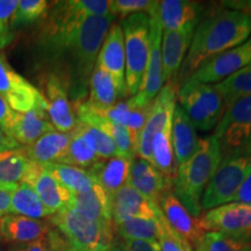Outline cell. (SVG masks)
<instances>
[{
    "label": "cell",
    "instance_id": "cell-18",
    "mask_svg": "<svg viewBox=\"0 0 251 251\" xmlns=\"http://www.w3.org/2000/svg\"><path fill=\"white\" fill-rule=\"evenodd\" d=\"M196 28V25H192L177 31H163L162 65L164 84H177L178 74L192 43Z\"/></svg>",
    "mask_w": 251,
    "mask_h": 251
},
{
    "label": "cell",
    "instance_id": "cell-20",
    "mask_svg": "<svg viewBox=\"0 0 251 251\" xmlns=\"http://www.w3.org/2000/svg\"><path fill=\"white\" fill-rule=\"evenodd\" d=\"M158 211V205L147 200L128 183L112 197V219L114 226L135 218L155 219Z\"/></svg>",
    "mask_w": 251,
    "mask_h": 251
},
{
    "label": "cell",
    "instance_id": "cell-41",
    "mask_svg": "<svg viewBox=\"0 0 251 251\" xmlns=\"http://www.w3.org/2000/svg\"><path fill=\"white\" fill-rule=\"evenodd\" d=\"M18 4V0H0V51L14 40L11 21Z\"/></svg>",
    "mask_w": 251,
    "mask_h": 251
},
{
    "label": "cell",
    "instance_id": "cell-22",
    "mask_svg": "<svg viewBox=\"0 0 251 251\" xmlns=\"http://www.w3.org/2000/svg\"><path fill=\"white\" fill-rule=\"evenodd\" d=\"M52 130L56 129L50 121L47 109L36 107L25 113L15 112L13 121L9 126L8 136L20 147H28Z\"/></svg>",
    "mask_w": 251,
    "mask_h": 251
},
{
    "label": "cell",
    "instance_id": "cell-6",
    "mask_svg": "<svg viewBox=\"0 0 251 251\" xmlns=\"http://www.w3.org/2000/svg\"><path fill=\"white\" fill-rule=\"evenodd\" d=\"M120 26L124 31L126 55V90L133 98L139 92L150 43V19L147 13H135L124 18Z\"/></svg>",
    "mask_w": 251,
    "mask_h": 251
},
{
    "label": "cell",
    "instance_id": "cell-43",
    "mask_svg": "<svg viewBox=\"0 0 251 251\" xmlns=\"http://www.w3.org/2000/svg\"><path fill=\"white\" fill-rule=\"evenodd\" d=\"M155 2L150 0H112L109 1V14L125 18L135 13L148 14Z\"/></svg>",
    "mask_w": 251,
    "mask_h": 251
},
{
    "label": "cell",
    "instance_id": "cell-50",
    "mask_svg": "<svg viewBox=\"0 0 251 251\" xmlns=\"http://www.w3.org/2000/svg\"><path fill=\"white\" fill-rule=\"evenodd\" d=\"M101 251H125V249H124V246H122L121 243L112 242L109 246L106 247L105 249Z\"/></svg>",
    "mask_w": 251,
    "mask_h": 251
},
{
    "label": "cell",
    "instance_id": "cell-9",
    "mask_svg": "<svg viewBox=\"0 0 251 251\" xmlns=\"http://www.w3.org/2000/svg\"><path fill=\"white\" fill-rule=\"evenodd\" d=\"M213 136L219 142L222 158L251 152V96L243 97L226 108Z\"/></svg>",
    "mask_w": 251,
    "mask_h": 251
},
{
    "label": "cell",
    "instance_id": "cell-31",
    "mask_svg": "<svg viewBox=\"0 0 251 251\" xmlns=\"http://www.w3.org/2000/svg\"><path fill=\"white\" fill-rule=\"evenodd\" d=\"M171 128L172 122L153 137L151 157H150V163L164 176L166 180L170 183V186L174 183L178 171V164L176 162L174 147H172Z\"/></svg>",
    "mask_w": 251,
    "mask_h": 251
},
{
    "label": "cell",
    "instance_id": "cell-13",
    "mask_svg": "<svg viewBox=\"0 0 251 251\" xmlns=\"http://www.w3.org/2000/svg\"><path fill=\"white\" fill-rule=\"evenodd\" d=\"M205 231L234 237H251V203L228 202L199 216Z\"/></svg>",
    "mask_w": 251,
    "mask_h": 251
},
{
    "label": "cell",
    "instance_id": "cell-39",
    "mask_svg": "<svg viewBox=\"0 0 251 251\" xmlns=\"http://www.w3.org/2000/svg\"><path fill=\"white\" fill-rule=\"evenodd\" d=\"M71 133L72 136L70 144H69L67 156L63 159L62 164L77 166V168L89 170L91 166H93L101 158H99L97 153L87 146V143L78 134L76 129L72 130Z\"/></svg>",
    "mask_w": 251,
    "mask_h": 251
},
{
    "label": "cell",
    "instance_id": "cell-8",
    "mask_svg": "<svg viewBox=\"0 0 251 251\" xmlns=\"http://www.w3.org/2000/svg\"><path fill=\"white\" fill-rule=\"evenodd\" d=\"M177 99L194 127L203 131L216 127L226 111L225 98L215 84L180 86Z\"/></svg>",
    "mask_w": 251,
    "mask_h": 251
},
{
    "label": "cell",
    "instance_id": "cell-5",
    "mask_svg": "<svg viewBox=\"0 0 251 251\" xmlns=\"http://www.w3.org/2000/svg\"><path fill=\"white\" fill-rule=\"evenodd\" d=\"M50 222L62 235L49 233L50 248L64 251H101L114 242V227H106L67 208L50 216Z\"/></svg>",
    "mask_w": 251,
    "mask_h": 251
},
{
    "label": "cell",
    "instance_id": "cell-35",
    "mask_svg": "<svg viewBox=\"0 0 251 251\" xmlns=\"http://www.w3.org/2000/svg\"><path fill=\"white\" fill-rule=\"evenodd\" d=\"M120 236L125 241H155L158 242L159 224L155 219L135 218L115 226Z\"/></svg>",
    "mask_w": 251,
    "mask_h": 251
},
{
    "label": "cell",
    "instance_id": "cell-24",
    "mask_svg": "<svg viewBox=\"0 0 251 251\" xmlns=\"http://www.w3.org/2000/svg\"><path fill=\"white\" fill-rule=\"evenodd\" d=\"M203 6L187 0H163L158 4V18L163 31H177L188 26H198Z\"/></svg>",
    "mask_w": 251,
    "mask_h": 251
},
{
    "label": "cell",
    "instance_id": "cell-32",
    "mask_svg": "<svg viewBox=\"0 0 251 251\" xmlns=\"http://www.w3.org/2000/svg\"><path fill=\"white\" fill-rule=\"evenodd\" d=\"M87 102L97 108H108L122 98L115 81L101 67L96 64L89 86Z\"/></svg>",
    "mask_w": 251,
    "mask_h": 251
},
{
    "label": "cell",
    "instance_id": "cell-1",
    "mask_svg": "<svg viewBox=\"0 0 251 251\" xmlns=\"http://www.w3.org/2000/svg\"><path fill=\"white\" fill-rule=\"evenodd\" d=\"M117 17L113 14L87 18L50 65L61 76L72 103L84 102L101 45Z\"/></svg>",
    "mask_w": 251,
    "mask_h": 251
},
{
    "label": "cell",
    "instance_id": "cell-29",
    "mask_svg": "<svg viewBox=\"0 0 251 251\" xmlns=\"http://www.w3.org/2000/svg\"><path fill=\"white\" fill-rule=\"evenodd\" d=\"M131 161L133 159L120 156L99 159L87 171L92 176L93 180L112 198L124 185L127 184Z\"/></svg>",
    "mask_w": 251,
    "mask_h": 251
},
{
    "label": "cell",
    "instance_id": "cell-19",
    "mask_svg": "<svg viewBox=\"0 0 251 251\" xmlns=\"http://www.w3.org/2000/svg\"><path fill=\"white\" fill-rule=\"evenodd\" d=\"M77 119L92 127H96L111 137L118 150V156L134 159L136 157V144L127 128L94 112L86 101L77 105Z\"/></svg>",
    "mask_w": 251,
    "mask_h": 251
},
{
    "label": "cell",
    "instance_id": "cell-23",
    "mask_svg": "<svg viewBox=\"0 0 251 251\" xmlns=\"http://www.w3.org/2000/svg\"><path fill=\"white\" fill-rule=\"evenodd\" d=\"M69 208L94 222L114 227L112 219V198L98 184L83 193H72Z\"/></svg>",
    "mask_w": 251,
    "mask_h": 251
},
{
    "label": "cell",
    "instance_id": "cell-14",
    "mask_svg": "<svg viewBox=\"0 0 251 251\" xmlns=\"http://www.w3.org/2000/svg\"><path fill=\"white\" fill-rule=\"evenodd\" d=\"M251 63V35L242 45L228 50L211 62L203 64L188 77L184 85L218 84Z\"/></svg>",
    "mask_w": 251,
    "mask_h": 251
},
{
    "label": "cell",
    "instance_id": "cell-47",
    "mask_svg": "<svg viewBox=\"0 0 251 251\" xmlns=\"http://www.w3.org/2000/svg\"><path fill=\"white\" fill-rule=\"evenodd\" d=\"M47 238V237H46ZM42 238V240H36L33 242L14 244L8 251H50V244L48 240Z\"/></svg>",
    "mask_w": 251,
    "mask_h": 251
},
{
    "label": "cell",
    "instance_id": "cell-10",
    "mask_svg": "<svg viewBox=\"0 0 251 251\" xmlns=\"http://www.w3.org/2000/svg\"><path fill=\"white\" fill-rule=\"evenodd\" d=\"M158 4L156 1L149 11L150 19V43L148 62L146 65V71L141 83L140 90L136 96H134L133 101L139 106L150 105L156 98L157 94L164 86L163 79L162 65V35L163 29L158 18Z\"/></svg>",
    "mask_w": 251,
    "mask_h": 251
},
{
    "label": "cell",
    "instance_id": "cell-44",
    "mask_svg": "<svg viewBox=\"0 0 251 251\" xmlns=\"http://www.w3.org/2000/svg\"><path fill=\"white\" fill-rule=\"evenodd\" d=\"M18 184H0V219L11 214L12 194Z\"/></svg>",
    "mask_w": 251,
    "mask_h": 251
},
{
    "label": "cell",
    "instance_id": "cell-4",
    "mask_svg": "<svg viewBox=\"0 0 251 251\" xmlns=\"http://www.w3.org/2000/svg\"><path fill=\"white\" fill-rule=\"evenodd\" d=\"M222 161L219 142L214 136L199 140L194 155L178 166L171 191L193 218L201 215V198L207 185Z\"/></svg>",
    "mask_w": 251,
    "mask_h": 251
},
{
    "label": "cell",
    "instance_id": "cell-25",
    "mask_svg": "<svg viewBox=\"0 0 251 251\" xmlns=\"http://www.w3.org/2000/svg\"><path fill=\"white\" fill-rule=\"evenodd\" d=\"M50 233L47 222L8 214L0 219V238L6 243L23 244L46 238Z\"/></svg>",
    "mask_w": 251,
    "mask_h": 251
},
{
    "label": "cell",
    "instance_id": "cell-11",
    "mask_svg": "<svg viewBox=\"0 0 251 251\" xmlns=\"http://www.w3.org/2000/svg\"><path fill=\"white\" fill-rule=\"evenodd\" d=\"M177 84L166 83L153 99L149 115L137 140L136 156H139L140 158L150 162L153 137L172 122L177 106Z\"/></svg>",
    "mask_w": 251,
    "mask_h": 251
},
{
    "label": "cell",
    "instance_id": "cell-27",
    "mask_svg": "<svg viewBox=\"0 0 251 251\" xmlns=\"http://www.w3.org/2000/svg\"><path fill=\"white\" fill-rule=\"evenodd\" d=\"M72 133H61L58 130L49 131L40 137L36 142L23 147L28 158L40 165L62 164L68 152Z\"/></svg>",
    "mask_w": 251,
    "mask_h": 251
},
{
    "label": "cell",
    "instance_id": "cell-52",
    "mask_svg": "<svg viewBox=\"0 0 251 251\" xmlns=\"http://www.w3.org/2000/svg\"><path fill=\"white\" fill-rule=\"evenodd\" d=\"M0 240H1V238H0Z\"/></svg>",
    "mask_w": 251,
    "mask_h": 251
},
{
    "label": "cell",
    "instance_id": "cell-16",
    "mask_svg": "<svg viewBox=\"0 0 251 251\" xmlns=\"http://www.w3.org/2000/svg\"><path fill=\"white\" fill-rule=\"evenodd\" d=\"M159 208L165 221L172 230L187 241L193 248H197L206 234L199 218H193L185 208L171 188L166 190L159 199Z\"/></svg>",
    "mask_w": 251,
    "mask_h": 251
},
{
    "label": "cell",
    "instance_id": "cell-42",
    "mask_svg": "<svg viewBox=\"0 0 251 251\" xmlns=\"http://www.w3.org/2000/svg\"><path fill=\"white\" fill-rule=\"evenodd\" d=\"M156 218L159 224V228H161L158 237V244L159 248H161V251H185V240L172 230L170 226L168 225V222L165 221L164 216H163L161 212V208L157 212Z\"/></svg>",
    "mask_w": 251,
    "mask_h": 251
},
{
    "label": "cell",
    "instance_id": "cell-12",
    "mask_svg": "<svg viewBox=\"0 0 251 251\" xmlns=\"http://www.w3.org/2000/svg\"><path fill=\"white\" fill-rule=\"evenodd\" d=\"M0 96L14 112L25 113L36 107L47 109L42 93L19 75L0 51Z\"/></svg>",
    "mask_w": 251,
    "mask_h": 251
},
{
    "label": "cell",
    "instance_id": "cell-2",
    "mask_svg": "<svg viewBox=\"0 0 251 251\" xmlns=\"http://www.w3.org/2000/svg\"><path fill=\"white\" fill-rule=\"evenodd\" d=\"M251 35V13L225 9L199 23L177 78L181 86L198 69L228 50L242 45Z\"/></svg>",
    "mask_w": 251,
    "mask_h": 251
},
{
    "label": "cell",
    "instance_id": "cell-28",
    "mask_svg": "<svg viewBox=\"0 0 251 251\" xmlns=\"http://www.w3.org/2000/svg\"><path fill=\"white\" fill-rule=\"evenodd\" d=\"M171 139L178 166L187 162L199 147L197 128L179 105L176 106L172 118Z\"/></svg>",
    "mask_w": 251,
    "mask_h": 251
},
{
    "label": "cell",
    "instance_id": "cell-34",
    "mask_svg": "<svg viewBox=\"0 0 251 251\" xmlns=\"http://www.w3.org/2000/svg\"><path fill=\"white\" fill-rule=\"evenodd\" d=\"M47 172H49L59 184L68 188L71 193H83L89 191L97 184L92 176L85 169L67 164H46L41 165Z\"/></svg>",
    "mask_w": 251,
    "mask_h": 251
},
{
    "label": "cell",
    "instance_id": "cell-3",
    "mask_svg": "<svg viewBox=\"0 0 251 251\" xmlns=\"http://www.w3.org/2000/svg\"><path fill=\"white\" fill-rule=\"evenodd\" d=\"M106 14H109L107 0H65L55 2L47 14L36 40L39 61L50 67L87 18Z\"/></svg>",
    "mask_w": 251,
    "mask_h": 251
},
{
    "label": "cell",
    "instance_id": "cell-40",
    "mask_svg": "<svg viewBox=\"0 0 251 251\" xmlns=\"http://www.w3.org/2000/svg\"><path fill=\"white\" fill-rule=\"evenodd\" d=\"M47 9L48 1L46 0H20L12 17V29H19L36 23L45 15Z\"/></svg>",
    "mask_w": 251,
    "mask_h": 251
},
{
    "label": "cell",
    "instance_id": "cell-26",
    "mask_svg": "<svg viewBox=\"0 0 251 251\" xmlns=\"http://www.w3.org/2000/svg\"><path fill=\"white\" fill-rule=\"evenodd\" d=\"M26 184L30 185L35 191L40 200L52 214L70 205L72 193L68 188L58 183L43 166L39 165Z\"/></svg>",
    "mask_w": 251,
    "mask_h": 251
},
{
    "label": "cell",
    "instance_id": "cell-45",
    "mask_svg": "<svg viewBox=\"0 0 251 251\" xmlns=\"http://www.w3.org/2000/svg\"><path fill=\"white\" fill-rule=\"evenodd\" d=\"M15 112L8 106L5 99L0 96V129L8 136V129L13 121Z\"/></svg>",
    "mask_w": 251,
    "mask_h": 251
},
{
    "label": "cell",
    "instance_id": "cell-7",
    "mask_svg": "<svg viewBox=\"0 0 251 251\" xmlns=\"http://www.w3.org/2000/svg\"><path fill=\"white\" fill-rule=\"evenodd\" d=\"M250 171L251 152L225 156L202 194L201 208L209 211L233 201Z\"/></svg>",
    "mask_w": 251,
    "mask_h": 251
},
{
    "label": "cell",
    "instance_id": "cell-33",
    "mask_svg": "<svg viewBox=\"0 0 251 251\" xmlns=\"http://www.w3.org/2000/svg\"><path fill=\"white\" fill-rule=\"evenodd\" d=\"M11 214L35 220L54 215L43 205L33 187L26 183H19L12 194Z\"/></svg>",
    "mask_w": 251,
    "mask_h": 251
},
{
    "label": "cell",
    "instance_id": "cell-46",
    "mask_svg": "<svg viewBox=\"0 0 251 251\" xmlns=\"http://www.w3.org/2000/svg\"><path fill=\"white\" fill-rule=\"evenodd\" d=\"M122 246L125 251H161L155 241H125Z\"/></svg>",
    "mask_w": 251,
    "mask_h": 251
},
{
    "label": "cell",
    "instance_id": "cell-21",
    "mask_svg": "<svg viewBox=\"0 0 251 251\" xmlns=\"http://www.w3.org/2000/svg\"><path fill=\"white\" fill-rule=\"evenodd\" d=\"M127 183L155 205H158L163 193L171 188L164 176L151 163L140 157L131 161Z\"/></svg>",
    "mask_w": 251,
    "mask_h": 251
},
{
    "label": "cell",
    "instance_id": "cell-30",
    "mask_svg": "<svg viewBox=\"0 0 251 251\" xmlns=\"http://www.w3.org/2000/svg\"><path fill=\"white\" fill-rule=\"evenodd\" d=\"M39 165L28 158L23 147L0 151V184L27 183Z\"/></svg>",
    "mask_w": 251,
    "mask_h": 251
},
{
    "label": "cell",
    "instance_id": "cell-17",
    "mask_svg": "<svg viewBox=\"0 0 251 251\" xmlns=\"http://www.w3.org/2000/svg\"><path fill=\"white\" fill-rule=\"evenodd\" d=\"M97 65L108 72L115 81L121 97H127L126 90V55L124 31L120 24H113L100 48Z\"/></svg>",
    "mask_w": 251,
    "mask_h": 251
},
{
    "label": "cell",
    "instance_id": "cell-38",
    "mask_svg": "<svg viewBox=\"0 0 251 251\" xmlns=\"http://www.w3.org/2000/svg\"><path fill=\"white\" fill-rule=\"evenodd\" d=\"M196 249L198 251H251V237H234L207 231Z\"/></svg>",
    "mask_w": 251,
    "mask_h": 251
},
{
    "label": "cell",
    "instance_id": "cell-15",
    "mask_svg": "<svg viewBox=\"0 0 251 251\" xmlns=\"http://www.w3.org/2000/svg\"><path fill=\"white\" fill-rule=\"evenodd\" d=\"M43 98L47 113L56 130L70 133L76 128L78 119L72 109V102L69 98L67 86L61 76L55 72H47L42 80Z\"/></svg>",
    "mask_w": 251,
    "mask_h": 251
},
{
    "label": "cell",
    "instance_id": "cell-48",
    "mask_svg": "<svg viewBox=\"0 0 251 251\" xmlns=\"http://www.w3.org/2000/svg\"><path fill=\"white\" fill-rule=\"evenodd\" d=\"M233 201L235 202H243L251 203V171L247 176V178L238 188L236 196H235Z\"/></svg>",
    "mask_w": 251,
    "mask_h": 251
},
{
    "label": "cell",
    "instance_id": "cell-36",
    "mask_svg": "<svg viewBox=\"0 0 251 251\" xmlns=\"http://www.w3.org/2000/svg\"><path fill=\"white\" fill-rule=\"evenodd\" d=\"M215 85L224 96L226 108L236 100L251 96V63Z\"/></svg>",
    "mask_w": 251,
    "mask_h": 251
},
{
    "label": "cell",
    "instance_id": "cell-49",
    "mask_svg": "<svg viewBox=\"0 0 251 251\" xmlns=\"http://www.w3.org/2000/svg\"><path fill=\"white\" fill-rule=\"evenodd\" d=\"M20 148V146L15 142V141L6 135L4 131L0 129V151H5V150L17 149Z\"/></svg>",
    "mask_w": 251,
    "mask_h": 251
},
{
    "label": "cell",
    "instance_id": "cell-51",
    "mask_svg": "<svg viewBox=\"0 0 251 251\" xmlns=\"http://www.w3.org/2000/svg\"><path fill=\"white\" fill-rule=\"evenodd\" d=\"M184 249H185V251H198L196 248H193L192 246H191L190 243L187 242V241H185V243H184Z\"/></svg>",
    "mask_w": 251,
    "mask_h": 251
},
{
    "label": "cell",
    "instance_id": "cell-37",
    "mask_svg": "<svg viewBox=\"0 0 251 251\" xmlns=\"http://www.w3.org/2000/svg\"><path fill=\"white\" fill-rule=\"evenodd\" d=\"M75 129L78 131V134L83 137L87 146L97 153L99 158L108 159L118 156L117 147L113 140L98 128L78 121Z\"/></svg>",
    "mask_w": 251,
    "mask_h": 251
}]
</instances>
